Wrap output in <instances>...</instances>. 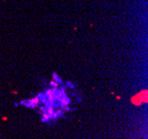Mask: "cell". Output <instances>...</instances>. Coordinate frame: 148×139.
I'll list each match as a JSON object with an SVG mask.
<instances>
[{"mask_svg": "<svg viewBox=\"0 0 148 139\" xmlns=\"http://www.w3.org/2000/svg\"><path fill=\"white\" fill-rule=\"evenodd\" d=\"M53 79H56V82L58 83V84H60V83H62V79H60L59 76H58V74H56V73H53ZM54 79H53V81H54Z\"/></svg>", "mask_w": 148, "mask_h": 139, "instance_id": "obj_1", "label": "cell"}]
</instances>
